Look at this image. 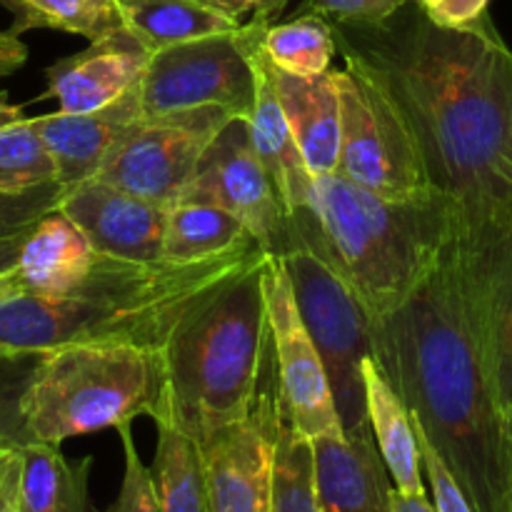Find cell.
<instances>
[{"label":"cell","mask_w":512,"mask_h":512,"mask_svg":"<svg viewBox=\"0 0 512 512\" xmlns=\"http://www.w3.org/2000/svg\"><path fill=\"white\" fill-rule=\"evenodd\" d=\"M375 363L473 512H512V458L460 273L455 233L438 268L373 320Z\"/></svg>","instance_id":"obj_2"},{"label":"cell","mask_w":512,"mask_h":512,"mask_svg":"<svg viewBox=\"0 0 512 512\" xmlns=\"http://www.w3.org/2000/svg\"><path fill=\"white\" fill-rule=\"evenodd\" d=\"M95 260L98 253L83 230L63 213L50 210L30 228L13 275L20 293L60 298L88 278Z\"/></svg>","instance_id":"obj_21"},{"label":"cell","mask_w":512,"mask_h":512,"mask_svg":"<svg viewBox=\"0 0 512 512\" xmlns=\"http://www.w3.org/2000/svg\"><path fill=\"white\" fill-rule=\"evenodd\" d=\"M403 115L435 195L463 228L512 220V50L490 15L440 28L408 0L375 25L333 23Z\"/></svg>","instance_id":"obj_1"},{"label":"cell","mask_w":512,"mask_h":512,"mask_svg":"<svg viewBox=\"0 0 512 512\" xmlns=\"http://www.w3.org/2000/svg\"><path fill=\"white\" fill-rule=\"evenodd\" d=\"M260 50L275 70L288 75H320L330 70L338 50L333 25L320 10L310 8L285 23L265 20L260 30Z\"/></svg>","instance_id":"obj_27"},{"label":"cell","mask_w":512,"mask_h":512,"mask_svg":"<svg viewBox=\"0 0 512 512\" xmlns=\"http://www.w3.org/2000/svg\"><path fill=\"white\" fill-rule=\"evenodd\" d=\"M25 60H28V48H25L23 40L10 30L0 33V78L23 68Z\"/></svg>","instance_id":"obj_39"},{"label":"cell","mask_w":512,"mask_h":512,"mask_svg":"<svg viewBox=\"0 0 512 512\" xmlns=\"http://www.w3.org/2000/svg\"><path fill=\"white\" fill-rule=\"evenodd\" d=\"M63 190L65 185L53 180L23 193H0V238L33 228L45 213L55 210Z\"/></svg>","instance_id":"obj_32"},{"label":"cell","mask_w":512,"mask_h":512,"mask_svg":"<svg viewBox=\"0 0 512 512\" xmlns=\"http://www.w3.org/2000/svg\"><path fill=\"white\" fill-rule=\"evenodd\" d=\"M363 380L370 433H373L388 475L393 478V488L408 495L425 493L423 460H420V445L408 408L393 390L390 380L385 378L380 365L375 363V358L363 363Z\"/></svg>","instance_id":"obj_22"},{"label":"cell","mask_w":512,"mask_h":512,"mask_svg":"<svg viewBox=\"0 0 512 512\" xmlns=\"http://www.w3.org/2000/svg\"><path fill=\"white\" fill-rule=\"evenodd\" d=\"M13 13L10 33L33 28L83 35L90 43L125 28L118 0H0Z\"/></svg>","instance_id":"obj_28"},{"label":"cell","mask_w":512,"mask_h":512,"mask_svg":"<svg viewBox=\"0 0 512 512\" xmlns=\"http://www.w3.org/2000/svg\"><path fill=\"white\" fill-rule=\"evenodd\" d=\"M143 118L138 85L115 103L90 113H48L30 118L35 135L48 150L60 185L95 178L125 130Z\"/></svg>","instance_id":"obj_18"},{"label":"cell","mask_w":512,"mask_h":512,"mask_svg":"<svg viewBox=\"0 0 512 512\" xmlns=\"http://www.w3.org/2000/svg\"><path fill=\"white\" fill-rule=\"evenodd\" d=\"M258 253V243H250L198 263H128L98 255L88 278L60 298L15 293L0 300V350L50 353L78 343L163 350L175 323Z\"/></svg>","instance_id":"obj_3"},{"label":"cell","mask_w":512,"mask_h":512,"mask_svg":"<svg viewBox=\"0 0 512 512\" xmlns=\"http://www.w3.org/2000/svg\"><path fill=\"white\" fill-rule=\"evenodd\" d=\"M255 243L235 215L208 203H173L165 215L163 260L198 263Z\"/></svg>","instance_id":"obj_25"},{"label":"cell","mask_w":512,"mask_h":512,"mask_svg":"<svg viewBox=\"0 0 512 512\" xmlns=\"http://www.w3.org/2000/svg\"><path fill=\"white\" fill-rule=\"evenodd\" d=\"M55 210L83 230L98 255L128 263L163 260L168 215L163 205L138 198L100 178H88L68 185Z\"/></svg>","instance_id":"obj_15"},{"label":"cell","mask_w":512,"mask_h":512,"mask_svg":"<svg viewBox=\"0 0 512 512\" xmlns=\"http://www.w3.org/2000/svg\"><path fill=\"white\" fill-rule=\"evenodd\" d=\"M20 118H25L23 108L5 103V98H0V125L15 123V120H20Z\"/></svg>","instance_id":"obj_42"},{"label":"cell","mask_w":512,"mask_h":512,"mask_svg":"<svg viewBox=\"0 0 512 512\" xmlns=\"http://www.w3.org/2000/svg\"><path fill=\"white\" fill-rule=\"evenodd\" d=\"M18 450L0 453V512H15V498H18Z\"/></svg>","instance_id":"obj_38"},{"label":"cell","mask_w":512,"mask_h":512,"mask_svg":"<svg viewBox=\"0 0 512 512\" xmlns=\"http://www.w3.org/2000/svg\"><path fill=\"white\" fill-rule=\"evenodd\" d=\"M155 428H158V445H155L150 480H153L158 512H208L198 443L168 418L158 420Z\"/></svg>","instance_id":"obj_26"},{"label":"cell","mask_w":512,"mask_h":512,"mask_svg":"<svg viewBox=\"0 0 512 512\" xmlns=\"http://www.w3.org/2000/svg\"><path fill=\"white\" fill-rule=\"evenodd\" d=\"M15 293H20V285H18V280H15V275L13 273L3 275V278H0V300L8 298V295H15Z\"/></svg>","instance_id":"obj_43"},{"label":"cell","mask_w":512,"mask_h":512,"mask_svg":"<svg viewBox=\"0 0 512 512\" xmlns=\"http://www.w3.org/2000/svg\"><path fill=\"white\" fill-rule=\"evenodd\" d=\"M250 25L170 45L150 55L138 83L143 118L215 105L248 118L255 105Z\"/></svg>","instance_id":"obj_9"},{"label":"cell","mask_w":512,"mask_h":512,"mask_svg":"<svg viewBox=\"0 0 512 512\" xmlns=\"http://www.w3.org/2000/svg\"><path fill=\"white\" fill-rule=\"evenodd\" d=\"M295 305L328 375L345 435H373L365 410L363 363L373 358V320L343 275L315 248L293 245L278 255Z\"/></svg>","instance_id":"obj_7"},{"label":"cell","mask_w":512,"mask_h":512,"mask_svg":"<svg viewBox=\"0 0 512 512\" xmlns=\"http://www.w3.org/2000/svg\"><path fill=\"white\" fill-rule=\"evenodd\" d=\"M265 253L200 298L163 345L168 420L200 443L245 418L270 350Z\"/></svg>","instance_id":"obj_5"},{"label":"cell","mask_w":512,"mask_h":512,"mask_svg":"<svg viewBox=\"0 0 512 512\" xmlns=\"http://www.w3.org/2000/svg\"><path fill=\"white\" fill-rule=\"evenodd\" d=\"M293 245L315 248L353 288L370 320L398 310L443 260L455 213L443 198L400 203L340 175L315 180L313 208L290 223Z\"/></svg>","instance_id":"obj_4"},{"label":"cell","mask_w":512,"mask_h":512,"mask_svg":"<svg viewBox=\"0 0 512 512\" xmlns=\"http://www.w3.org/2000/svg\"><path fill=\"white\" fill-rule=\"evenodd\" d=\"M273 88L313 178L333 175L340 150V95L335 70L300 78L273 68Z\"/></svg>","instance_id":"obj_20"},{"label":"cell","mask_w":512,"mask_h":512,"mask_svg":"<svg viewBox=\"0 0 512 512\" xmlns=\"http://www.w3.org/2000/svg\"><path fill=\"white\" fill-rule=\"evenodd\" d=\"M263 293L283 415L308 440L323 438V435H343L323 360L305 330L288 273L278 255L265 253Z\"/></svg>","instance_id":"obj_14"},{"label":"cell","mask_w":512,"mask_h":512,"mask_svg":"<svg viewBox=\"0 0 512 512\" xmlns=\"http://www.w3.org/2000/svg\"><path fill=\"white\" fill-rule=\"evenodd\" d=\"M390 505H393V512H435L433 503L425 498V493L408 495V493H400V490L395 488H393V495H390Z\"/></svg>","instance_id":"obj_41"},{"label":"cell","mask_w":512,"mask_h":512,"mask_svg":"<svg viewBox=\"0 0 512 512\" xmlns=\"http://www.w3.org/2000/svg\"><path fill=\"white\" fill-rule=\"evenodd\" d=\"M408 0H315L310 8L320 10L333 23L375 25L398 13Z\"/></svg>","instance_id":"obj_35"},{"label":"cell","mask_w":512,"mask_h":512,"mask_svg":"<svg viewBox=\"0 0 512 512\" xmlns=\"http://www.w3.org/2000/svg\"><path fill=\"white\" fill-rule=\"evenodd\" d=\"M28 430L40 443L118 430L148 415L168 418L160 348L133 343H78L43 355L23 400Z\"/></svg>","instance_id":"obj_6"},{"label":"cell","mask_w":512,"mask_h":512,"mask_svg":"<svg viewBox=\"0 0 512 512\" xmlns=\"http://www.w3.org/2000/svg\"><path fill=\"white\" fill-rule=\"evenodd\" d=\"M28 233H30V228L0 238V278L15 270V265H18V260H20V250H23Z\"/></svg>","instance_id":"obj_40"},{"label":"cell","mask_w":512,"mask_h":512,"mask_svg":"<svg viewBox=\"0 0 512 512\" xmlns=\"http://www.w3.org/2000/svg\"><path fill=\"white\" fill-rule=\"evenodd\" d=\"M125 28L150 50L170 48L188 40L238 30V20H230L198 0H118Z\"/></svg>","instance_id":"obj_24"},{"label":"cell","mask_w":512,"mask_h":512,"mask_svg":"<svg viewBox=\"0 0 512 512\" xmlns=\"http://www.w3.org/2000/svg\"><path fill=\"white\" fill-rule=\"evenodd\" d=\"M233 118L215 105L140 118L115 143L95 178L170 208L210 140Z\"/></svg>","instance_id":"obj_11"},{"label":"cell","mask_w":512,"mask_h":512,"mask_svg":"<svg viewBox=\"0 0 512 512\" xmlns=\"http://www.w3.org/2000/svg\"><path fill=\"white\" fill-rule=\"evenodd\" d=\"M455 248L480 360L512 458V220L478 228L455 223Z\"/></svg>","instance_id":"obj_12"},{"label":"cell","mask_w":512,"mask_h":512,"mask_svg":"<svg viewBox=\"0 0 512 512\" xmlns=\"http://www.w3.org/2000/svg\"><path fill=\"white\" fill-rule=\"evenodd\" d=\"M268 512H320L315 495L313 445L283 415L273 458Z\"/></svg>","instance_id":"obj_29"},{"label":"cell","mask_w":512,"mask_h":512,"mask_svg":"<svg viewBox=\"0 0 512 512\" xmlns=\"http://www.w3.org/2000/svg\"><path fill=\"white\" fill-rule=\"evenodd\" d=\"M3 95H5V93H0V98H3Z\"/></svg>","instance_id":"obj_44"},{"label":"cell","mask_w":512,"mask_h":512,"mask_svg":"<svg viewBox=\"0 0 512 512\" xmlns=\"http://www.w3.org/2000/svg\"><path fill=\"white\" fill-rule=\"evenodd\" d=\"M430 23L440 28H465L488 15L490 0H413Z\"/></svg>","instance_id":"obj_36"},{"label":"cell","mask_w":512,"mask_h":512,"mask_svg":"<svg viewBox=\"0 0 512 512\" xmlns=\"http://www.w3.org/2000/svg\"><path fill=\"white\" fill-rule=\"evenodd\" d=\"M43 355L30 350H0V453L20 450L35 440L25 420L23 400Z\"/></svg>","instance_id":"obj_31"},{"label":"cell","mask_w":512,"mask_h":512,"mask_svg":"<svg viewBox=\"0 0 512 512\" xmlns=\"http://www.w3.org/2000/svg\"><path fill=\"white\" fill-rule=\"evenodd\" d=\"M175 203H208L235 215L263 253L293 248V228L255 155L245 118H233L210 140Z\"/></svg>","instance_id":"obj_13"},{"label":"cell","mask_w":512,"mask_h":512,"mask_svg":"<svg viewBox=\"0 0 512 512\" xmlns=\"http://www.w3.org/2000/svg\"><path fill=\"white\" fill-rule=\"evenodd\" d=\"M15 512H88V475L93 458L70 463L60 445L33 440L18 450Z\"/></svg>","instance_id":"obj_23"},{"label":"cell","mask_w":512,"mask_h":512,"mask_svg":"<svg viewBox=\"0 0 512 512\" xmlns=\"http://www.w3.org/2000/svg\"><path fill=\"white\" fill-rule=\"evenodd\" d=\"M335 70L340 95V150L335 175L400 203L435 200L423 158L403 115L378 80L350 55Z\"/></svg>","instance_id":"obj_8"},{"label":"cell","mask_w":512,"mask_h":512,"mask_svg":"<svg viewBox=\"0 0 512 512\" xmlns=\"http://www.w3.org/2000/svg\"><path fill=\"white\" fill-rule=\"evenodd\" d=\"M53 180V160L30 118L0 125V193H23Z\"/></svg>","instance_id":"obj_30"},{"label":"cell","mask_w":512,"mask_h":512,"mask_svg":"<svg viewBox=\"0 0 512 512\" xmlns=\"http://www.w3.org/2000/svg\"><path fill=\"white\" fill-rule=\"evenodd\" d=\"M280 420L283 405L270 338L268 358L245 418L198 443L208 512H268Z\"/></svg>","instance_id":"obj_10"},{"label":"cell","mask_w":512,"mask_h":512,"mask_svg":"<svg viewBox=\"0 0 512 512\" xmlns=\"http://www.w3.org/2000/svg\"><path fill=\"white\" fill-rule=\"evenodd\" d=\"M268 18L250 20V60L255 70V105L253 113L245 118L253 143L255 155L263 163L275 193H278L280 205L285 215L293 223L298 213L313 208L315 178L305 165L303 153L293 138L288 120H285L283 108L278 103V95L273 88V65L260 50V30Z\"/></svg>","instance_id":"obj_16"},{"label":"cell","mask_w":512,"mask_h":512,"mask_svg":"<svg viewBox=\"0 0 512 512\" xmlns=\"http://www.w3.org/2000/svg\"><path fill=\"white\" fill-rule=\"evenodd\" d=\"M118 433L120 440H123L125 473L118 498L113 500V505L105 512H158L153 480H150V468L140 460L133 433H130V425L118 428Z\"/></svg>","instance_id":"obj_33"},{"label":"cell","mask_w":512,"mask_h":512,"mask_svg":"<svg viewBox=\"0 0 512 512\" xmlns=\"http://www.w3.org/2000/svg\"><path fill=\"white\" fill-rule=\"evenodd\" d=\"M310 445L320 512H393V485L373 435H323Z\"/></svg>","instance_id":"obj_19"},{"label":"cell","mask_w":512,"mask_h":512,"mask_svg":"<svg viewBox=\"0 0 512 512\" xmlns=\"http://www.w3.org/2000/svg\"><path fill=\"white\" fill-rule=\"evenodd\" d=\"M205 8L215 10V13L225 15L230 20H243L245 15H253V18H268L275 20L283 13L285 5L290 0H198Z\"/></svg>","instance_id":"obj_37"},{"label":"cell","mask_w":512,"mask_h":512,"mask_svg":"<svg viewBox=\"0 0 512 512\" xmlns=\"http://www.w3.org/2000/svg\"><path fill=\"white\" fill-rule=\"evenodd\" d=\"M415 428V423H413ZM415 438L420 445V460H423V475H428L430 488H433V508L435 512H473L470 503L465 500L463 490L455 483V478L450 475V470L445 468V463L440 460V455L435 453L433 445L428 443L423 433L415 428Z\"/></svg>","instance_id":"obj_34"},{"label":"cell","mask_w":512,"mask_h":512,"mask_svg":"<svg viewBox=\"0 0 512 512\" xmlns=\"http://www.w3.org/2000/svg\"><path fill=\"white\" fill-rule=\"evenodd\" d=\"M150 55L153 53L128 28L103 35L85 50L45 70L48 98L58 100L60 113L105 108L140 83Z\"/></svg>","instance_id":"obj_17"}]
</instances>
